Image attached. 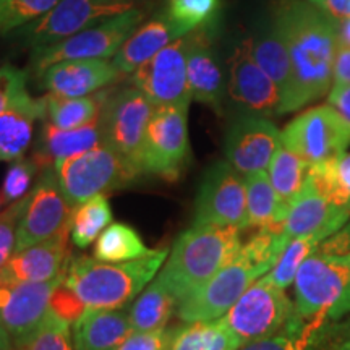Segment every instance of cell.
<instances>
[{
	"instance_id": "obj_18",
	"label": "cell",
	"mask_w": 350,
	"mask_h": 350,
	"mask_svg": "<svg viewBox=\"0 0 350 350\" xmlns=\"http://www.w3.org/2000/svg\"><path fill=\"white\" fill-rule=\"evenodd\" d=\"M227 93L245 113L269 117L279 116L281 96L271 78L253 59L250 42L243 39L229 59Z\"/></svg>"
},
{
	"instance_id": "obj_41",
	"label": "cell",
	"mask_w": 350,
	"mask_h": 350,
	"mask_svg": "<svg viewBox=\"0 0 350 350\" xmlns=\"http://www.w3.org/2000/svg\"><path fill=\"white\" fill-rule=\"evenodd\" d=\"M59 0H0V34L7 36L47 13Z\"/></svg>"
},
{
	"instance_id": "obj_3",
	"label": "cell",
	"mask_w": 350,
	"mask_h": 350,
	"mask_svg": "<svg viewBox=\"0 0 350 350\" xmlns=\"http://www.w3.org/2000/svg\"><path fill=\"white\" fill-rule=\"evenodd\" d=\"M240 229L193 226L180 234L157 281L180 304L239 255Z\"/></svg>"
},
{
	"instance_id": "obj_9",
	"label": "cell",
	"mask_w": 350,
	"mask_h": 350,
	"mask_svg": "<svg viewBox=\"0 0 350 350\" xmlns=\"http://www.w3.org/2000/svg\"><path fill=\"white\" fill-rule=\"evenodd\" d=\"M294 314L295 305L288 300L286 291L274 286L265 274L221 319L242 345H247L278 334Z\"/></svg>"
},
{
	"instance_id": "obj_34",
	"label": "cell",
	"mask_w": 350,
	"mask_h": 350,
	"mask_svg": "<svg viewBox=\"0 0 350 350\" xmlns=\"http://www.w3.org/2000/svg\"><path fill=\"white\" fill-rule=\"evenodd\" d=\"M112 209L106 195H98L72 209L70 237L78 248L90 247L111 226Z\"/></svg>"
},
{
	"instance_id": "obj_2",
	"label": "cell",
	"mask_w": 350,
	"mask_h": 350,
	"mask_svg": "<svg viewBox=\"0 0 350 350\" xmlns=\"http://www.w3.org/2000/svg\"><path fill=\"white\" fill-rule=\"evenodd\" d=\"M287 243L284 232L258 230L229 265L178 304V317L185 323H206L224 317L252 284L274 268Z\"/></svg>"
},
{
	"instance_id": "obj_13",
	"label": "cell",
	"mask_w": 350,
	"mask_h": 350,
	"mask_svg": "<svg viewBox=\"0 0 350 350\" xmlns=\"http://www.w3.org/2000/svg\"><path fill=\"white\" fill-rule=\"evenodd\" d=\"M193 226L247 227L245 177L227 161H217L201 177L195 200Z\"/></svg>"
},
{
	"instance_id": "obj_29",
	"label": "cell",
	"mask_w": 350,
	"mask_h": 350,
	"mask_svg": "<svg viewBox=\"0 0 350 350\" xmlns=\"http://www.w3.org/2000/svg\"><path fill=\"white\" fill-rule=\"evenodd\" d=\"M247 187V227L284 232L279 198L266 170L245 175Z\"/></svg>"
},
{
	"instance_id": "obj_30",
	"label": "cell",
	"mask_w": 350,
	"mask_h": 350,
	"mask_svg": "<svg viewBox=\"0 0 350 350\" xmlns=\"http://www.w3.org/2000/svg\"><path fill=\"white\" fill-rule=\"evenodd\" d=\"M111 90L83 96V98H67L49 93L46 98V119L59 129H78L98 119L104 103Z\"/></svg>"
},
{
	"instance_id": "obj_21",
	"label": "cell",
	"mask_w": 350,
	"mask_h": 350,
	"mask_svg": "<svg viewBox=\"0 0 350 350\" xmlns=\"http://www.w3.org/2000/svg\"><path fill=\"white\" fill-rule=\"evenodd\" d=\"M70 229L65 226L54 237L15 252L0 268V278L18 282H49L62 278L70 260Z\"/></svg>"
},
{
	"instance_id": "obj_55",
	"label": "cell",
	"mask_w": 350,
	"mask_h": 350,
	"mask_svg": "<svg viewBox=\"0 0 350 350\" xmlns=\"http://www.w3.org/2000/svg\"><path fill=\"white\" fill-rule=\"evenodd\" d=\"M2 203H3V201H2V198H0V206H2Z\"/></svg>"
},
{
	"instance_id": "obj_7",
	"label": "cell",
	"mask_w": 350,
	"mask_h": 350,
	"mask_svg": "<svg viewBox=\"0 0 350 350\" xmlns=\"http://www.w3.org/2000/svg\"><path fill=\"white\" fill-rule=\"evenodd\" d=\"M143 20L144 12L133 7L120 15L99 21L64 41L38 47L31 51L26 70L29 72V77H34L44 68L64 60L111 59L116 57L126 39L137 31Z\"/></svg>"
},
{
	"instance_id": "obj_23",
	"label": "cell",
	"mask_w": 350,
	"mask_h": 350,
	"mask_svg": "<svg viewBox=\"0 0 350 350\" xmlns=\"http://www.w3.org/2000/svg\"><path fill=\"white\" fill-rule=\"evenodd\" d=\"M345 323L336 326L327 319H304L299 314L271 338L243 345L239 350H344Z\"/></svg>"
},
{
	"instance_id": "obj_11",
	"label": "cell",
	"mask_w": 350,
	"mask_h": 350,
	"mask_svg": "<svg viewBox=\"0 0 350 350\" xmlns=\"http://www.w3.org/2000/svg\"><path fill=\"white\" fill-rule=\"evenodd\" d=\"M282 144L306 164L326 163L345 154L350 146V124L329 104L312 107L284 129Z\"/></svg>"
},
{
	"instance_id": "obj_51",
	"label": "cell",
	"mask_w": 350,
	"mask_h": 350,
	"mask_svg": "<svg viewBox=\"0 0 350 350\" xmlns=\"http://www.w3.org/2000/svg\"><path fill=\"white\" fill-rule=\"evenodd\" d=\"M8 342H12V339L8 338L7 332L2 329V326H0V345H2V344H8Z\"/></svg>"
},
{
	"instance_id": "obj_38",
	"label": "cell",
	"mask_w": 350,
	"mask_h": 350,
	"mask_svg": "<svg viewBox=\"0 0 350 350\" xmlns=\"http://www.w3.org/2000/svg\"><path fill=\"white\" fill-rule=\"evenodd\" d=\"M219 7L221 0H167L165 3L169 16L185 34L214 23Z\"/></svg>"
},
{
	"instance_id": "obj_31",
	"label": "cell",
	"mask_w": 350,
	"mask_h": 350,
	"mask_svg": "<svg viewBox=\"0 0 350 350\" xmlns=\"http://www.w3.org/2000/svg\"><path fill=\"white\" fill-rule=\"evenodd\" d=\"M308 170L310 164H306L295 152L287 150L284 144L275 152L268 170H266L271 185H273L275 195L279 198V206H281V216L284 221H286L288 206H291L295 196L299 195L306 177H308Z\"/></svg>"
},
{
	"instance_id": "obj_1",
	"label": "cell",
	"mask_w": 350,
	"mask_h": 350,
	"mask_svg": "<svg viewBox=\"0 0 350 350\" xmlns=\"http://www.w3.org/2000/svg\"><path fill=\"white\" fill-rule=\"evenodd\" d=\"M273 25L291 57L297 111L331 90L338 51L334 23L332 16L306 0H279L273 7Z\"/></svg>"
},
{
	"instance_id": "obj_6",
	"label": "cell",
	"mask_w": 350,
	"mask_h": 350,
	"mask_svg": "<svg viewBox=\"0 0 350 350\" xmlns=\"http://www.w3.org/2000/svg\"><path fill=\"white\" fill-rule=\"evenodd\" d=\"M57 180L72 208L98 195H106L133 183L139 169L107 144L54 163Z\"/></svg>"
},
{
	"instance_id": "obj_26",
	"label": "cell",
	"mask_w": 350,
	"mask_h": 350,
	"mask_svg": "<svg viewBox=\"0 0 350 350\" xmlns=\"http://www.w3.org/2000/svg\"><path fill=\"white\" fill-rule=\"evenodd\" d=\"M99 144H103V129H100L99 117L91 124L70 130L59 129L44 119L41 137H39L33 159L41 169L54 167L55 161L81 154Z\"/></svg>"
},
{
	"instance_id": "obj_50",
	"label": "cell",
	"mask_w": 350,
	"mask_h": 350,
	"mask_svg": "<svg viewBox=\"0 0 350 350\" xmlns=\"http://www.w3.org/2000/svg\"><path fill=\"white\" fill-rule=\"evenodd\" d=\"M336 31V41L339 47H350V16L349 18L336 20L332 18Z\"/></svg>"
},
{
	"instance_id": "obj_47",
	"label": "cell",
	"mask_w": 350,
	"mask_h": 350,
	"mask_svg": "<svg viewBox=\"0 0 350 350\" xmlns=\"http://www.w3.org/2000/svg\"><path fill=\"white\" fill-rule=\"evenodd\" d=\"M327 104L334 107L350 124V85L334 83L329 94H327Z\"/></svg>"
},
{
	"instance_id": "obj_42",
	"label": "cell",
	"mask_w": 350,
	"mask_h": 350,
	"mask_svg": "<svg viewBox=\"0 0 350 350\" xmlns=\"http://www.w3.org/2000/svg\"><path fill=\"white\" fill-rule=\"evenodd\" d=\"M38 169L41 167L33 157L31 159L21 157V159L10 163V167H8L2 183L3 203H15V201L25 198L29 193V187H31Z\"/></svg>"
},
{
	"instance_id": "obj_43",
	"label": "cell",
	"mask_w": 350,
	"mask_h": 350,
	"mask_svg": "<svg viewBox=\"0 0 350 350\" xmlns=\"http://www.w3.org/2000/svg\"><path fill=\"white\" fill-rule=\"evenodd\" d=\"M25 206L26 196L12 203L5 211L0 213V268L15 253L16 232H18V224Z\"/></svg>"
},
{
	"instance_id": "obj_20",
	"label": "cell",
	"mask_w": 350,
	"mask_h": 350,
	"mask_svg": "<svg viewBox=\"0 0 350 350\" xmlns=\"http://www.w3.org/2000/svg\"><path fill=\"white\" fill-rule=\"evenodd\" d=\"M214 25L216 21L187 34V80L191 100L209 106L213 111L221 113L227 88L224 73L213 49Z\"/></svg>"
},
{
	"instance_id": "obj_15",
	"label": "cell",
	"mask_w": 350,
	"mask_h": 350,
	"mask_svg": "<svg viewBox=\"0 0 350 350\" xmlns=\"http://www.w3.org/2000/svg\"><path fill=\"white\" fill-rule=\"evenodd\" d=\"M64 275L49 282H18L0 278V326L21 349L49 314L51 295Z\"/></svg>"
},
{
	"instance_id": "obj_54",
	"label": "cell",
	"mask_w": 350,
	"mask_h": 350,
	"mask_svg": "<svg viewBox=\"0 0 350 350\" xmlns=\"http://www.w3.org/2000/svg\"><path fill=\"white\" fill-rule=\"evenodd\" d=\"M104 3H116V2H125V0H100Z\"/></svg>"
},
{
	"instance_id": "obj_8",
	"label": "cell",
	"mask_w": 350,
	"mask_h": 350,
	"mask_svg": "<svg viewBox=\"0 0 350 350\" xmlns=\"http://www.w3.org/2000/svg\"><path fill=\"white\" fill-rule=\"evenodd\" d=\"M190 104L156 107L146 126L139 156L143 174L177 180L190 159L188 143Z\"/></svg>"
},
{
	"instance_id": "obj_36",
	"label": "cell",
	"mask_w": 350,
	"mask_h": 350,
	"mask_svg": "<svg viewBox=\"0 0 350 350\" xmlns=\"http://www.w3.org/2000/svg\"><path fill=\"white\" fill-rule=\"evenodd\" d=\"M142 237L133 227L113 222L99 235L94 245V260L103 262L133 261L146 255Z\"/></svg>"
},
{
	"instance_id": "obj_28",
	"label": "cell",
	"mask_w": 350,
	"mask_h": 350,
	"mask_svg": "<svg viewBox=\"0 0 350 350\" xmlns=\"http://www.w3.org/2000/svg\"><path fill=\"white\" fill-rule=\"evenodd\" d=\"M38 119H46V98H38L29 107L0 113V163L25 157Z\"/></svg>"
},
{
	"instance_id": "obj_5",
	"label": "cell",
	"mask_w": 350,
	"mask_h": 350,
	"mask_svg": "<svg viewBox=\"0 0 350 350\" xmlns=\"http://www.w3.org/2000/svg\"><path fill=\"white\" fill-rule=\"evenodd\" d=\"M294 287L300 318L338 321L350 313V256L317 252L300 266Z\"/></svg>"
},
{
	"instance_id": "obj_22",
	"label": "cell",
	"mask_w": 350,
	"mask_h": 350,
	"mask_svg": "<svg viewBox=\"0 0 350 350\" xmlns=\"http://www.w3.org/2000/svg\"><path fill=\"white\" fill-rule=\"evenodd\" d=\"M350 219V213L332 206L306 177V180L287 209L284 235L288 240L317 234L319 230L338 232Z\"/></svg>"
},
{
	"instance_id": "obj_53",
	"label": "cell",
	"mask_w": 350,
	"mask_h": 350,
	"mask_svg": "<svg viewBox=\"0 0 350 350\" xmlns=\"http://www.w3.org/2000/svg\"><path fill=\"white\" fill-rule=\"evenodd\" d=\"M0 350H21V349L16 347V345H13V342H8V344L0 345Z\"/></svg>"
},
{
	"instance_id": "obj_40",
	"label": "cell",
	"mask_w": 350,
	"mask_h": 350,
	"mask_svg": "<svg viewBox=\"0 0 350 350\" xmlns=\"http://www.w3.org/2000/svg\"><path fill=\"white\" fill-rule=\"evenodd\" d=\"M21 350H77V347L68 323L49 312Z\"/></svg>"
},
{
	"instance_id": "obj_14",
	"label": "cell",
	"mask_w": 350,
	"mask_h": 350,
	"mask_svg": "<svg viewBox=\"0 0 350 350\" xmlns=\"http://www.w3.org/2000/svg\"><path fill=\"white\" fill-rule=\"evenodd\" d=\"M72 206L65 200L54 167L42 169L41 177L26 195V206L16 232L15 252L54 237L68 226Z\"/></svg>"
},
{
	"instance_id": "obj_35",
	"label": "cell",
	"mask_w": 350,
	"mask_h": 350,
	"mask_svg": "<svg viewBox=\"0 0 350 350\" xmlns=\"http://www.w3.org/2000/svg\"><path fill=\"white\" fill-rule=\"evenodd\" d=\"M308 177L332 206L350 213V152L326 163L310 165Z\"/></svg>"
},
{
	"instance_id": "obj_24",
	"label": "cell",
	"mask_w": 350,
	"mask_h": 350,
	"mask_svg": "<svg viewBox=\"0 0 350 350\" xmlns=\"http://www.w3.org/2000/svg\"><path fill=\"white\" fill-rule=\"evenodd\" d=\"M183 36L187 34L174 23L164 8L154 13L146 23L139 25V28L126 39L112 60L124 75H131L157 52Z\"/></svg>"
},
{
	"instance_id": "obj_4",
	"label": "cell",
	"mask_w": 350,
	"mask_h": 350,
	"mask_svg": "<svg viewBox=\"0 0 350 350\" xmlns=\"http://www.w3.org/2000/svg\"><path fill=\"white\" fill-rule=\"evenodd\" d=\"M167 256V248L148 250L138 260L125 262L70 256L62 282L88 308H122L151 282Z\"/></svg>"
},
{
	"instance_id": "obj_32",
	"label": "cell",
	"mask_w": 350,
	"mask_h": 350,
	"mask_svg": "<svg viewBox=\"0 0 350 350\" xmlns=\"http://www.w3.org/2000/svg\"><path fill=\"white\" fill-rule=\"evenodd\" d=\"M242 347L240 339L219 318L178 327L170 350H239Z\"/></svg>"
},
{
	"instance_id": "obj_52",
	"label": "cell",
	"mask_w": 350,
	"mask_h": 350,
	"mask_svg": "<svg viewBox=\"0 0 350 350\" xmlns=\"http://www.w3.org/2000/svg\"><path fill=\"white\" fill-rule=\"evenodd\" d=\"M350 323H347V331H345V350H350Z\"/></svg>"
},
{
	"instance_id": "obj_17",
	"label": "cell",
	"mask_w": 350,
	"mask_h": 350,
	"mask_svg": "<svg viewBox=\"0 0 350 350\" xmlns=\"http://www.w3.org/2000/svg\"><path fill=\"white\" fill-rule=\"evenodd\" d=\"M281 146L282 131L268 117L242 113L227 129L226 161L245 177L268 169Z\"/></svg>"
},
{
	"instance_id": "obj_39",
	"label": "cell",
	"mask_w": 350,
	"mask_h": 350,
	"mask_svg": "<svg viewBox=\"0 0 350 350\" xmlns=\"http://www.w3.org/2000/svg\"><path fill=\"white\" fill-rule=\"evenodd\" d=\"M29 72L15 65H2L0 67V113L15 109L29 107L34 104L28 91Z\"/></svg>"
},
{
	"instance_id": "obj_46",
	"label": "cell",
	"mask_w": 350,
	"mask_h": 350,
	"mask_svg": "<svg viewBox=\"0 0 350 350\" xmlns=\"http://www.w3.org/2000/svg\"><path fill=\"white\" fill-rule=\"evenodd\" d=\"M317 252L327 253V255L350 256V221L345 222L336 234H332L319 245Z\"/></svg>"
},
{
	"instance_id": "obj_25",
	"label": "cell",
	"mask_w": 350,
	"mask_h": 350,
	"mask_svg": "<svg viewBox=\"0 0 350 350\" xmlns=\"http://www.w3.org/2000/svg\"><path fill=\"white\" fill-rule=\"evenodd\" d=\"M253 59L260 65L262 72L271 78L278 88L281 96V109L279 116L294 112L295 100V81L294 70H292L291 57H288L287 47L284 44L281 34L271 25L260 29L255 36L248 39Z\"/></svg>"
},
{
	"instance_id": "obj_16",
	"label": "cell",
	"mask_w": 350,
	"mask_h": 350,
	"mask_svg": "<svg viewBox=\"0 0 350 350\" xmlns=\"http://www.w3.org/2000/svg\"><path fill=\"white\" fill-rule=\"evenodd\" d=\"M188 41L183 36L131 73L135 88L148 96L156 107L190 104L191 96L187 80Z\"/></svg>"
},
{
	"instance_id": "obj_45",
	"label": "cell",
	"mask_w": 350,
	"mask_h": 350,
	"mask_svg": "<svg viewBox=\"0 0 350 350\" xmlns=\"http://www.w3.org/2000/svg\"><path fill=\"white\" fill-rule=\"evenodd\" d=\"M175 331L159 329L152 331H133L116 350H170Z\"/></svg>"
},
{
	"instance_id": "obj_37",
	"label": "cell",
	"mask_w": 350,
	"mask_h": 350,
	"mask_svg": "<svg viewBox=\"0 0 350 350\" xmlns=\"http://www.w3.org/2000/svg\"><path fill=\"white\" fill-rule=\"evenodd\" d=\"M332 234H334V232L331 230H319L317 234L288 240V243L286 245V248H284V252L281 253V256H279L274 268L266 274L269 281L273 282L274 286L282 288V291L291 287L295 281V275L299 273L300 266L304 265L310 256L314 255L319 245L325 242L327 237H331Z\"/></svg>"
},
{
	"instance_id": "obj_49",
	"label": "cell",
	"mask_w": 350,
	"mask_h": 350,
	"mask_svg": "<svg viewBox=\"0 0 350 350\" xmlns=\"http://www.w3.org/2000/svg\"><path fill=\"white\" fill-rule=\"evenodd\" d=\"M334 83L350 85V47H339L336 51L334 68H332Z\"/></svg>"
},
{
	"instance_id": "obj_12",
	"label": "cell",
	"mask_w": 350,
	"mask_h": 350,
	"mask_svg": "<svg viewBox=\"0 0 350 350\" xmlns=\"http://www.w3.org/2000/svg\"><path fill=\"white\" fill-rule=\"evenodd\" d=\"M154 111V104L138 88H119L109 91L99 116L103 143L126 157L139 172L144 131Z\"/></svg>"
},
{
	"instance_id": "obj_44",
	"label": "cell",
	"mask_w": 350,
	"mask_h": 350,
	"mask_svg": "<svg viewBox=\"0 0 350 350\" xmlns=\"http://www.w3.org/2000/svg\"><path fill=\"white\" fill-rule=\"evenodd\" d=\"M49 308L52 313L67 321L68 325H75L81 314L86 312L88 306L78 299L75 292L70 291L64 282H60L52 292Z\"/></svg>"
},
{
	"instance_id": "obj_19",
	"label": "cell",
	"mask_w": 350,
	"mask_h": 350,
	"mask_svg": "<svg viewBox=\"0 0 350 350\" xmlns=\"http://www.w3.org/2000/svg\"><path fill=\"white\" fill-rule=\"evenodd\" d=\"M124 73L109 59L64 60L34 75L38 86L52 94L83 98L106 90Z\"/></svg>"
},
{
	"instance_id": "obj_33",
	"label": "cell",
	"mask_w": 350,
	"mask_h": 350,
	"mask_svg": "<svg viewBox=\"0 0 350 350\" xmlns=\"http://www.w3.org/2000/svg\"><path fill=\"white\" fill-rule=\"evenodd\" d=\"M177 300L159 281H152L146 291L130 306L131 331H152L165 327L172 317Z\"/></svg>"
},
{
	"instance_id": "obj_48",
	"label": "cell",
	"mask_w": 350,
	"mask_h": 350,
	"mask_svg": "<svg viewBox=\"0 0 350 350\" xmlns=\"http://www.w3.org/2000/svg\"><path fill=\"white\" fill-rule=\"evenodd\" d=\"M313 7L327 13L336 20L349 18L350 16V0H306Z\"/></svg>"
},
{
	"instance_id": "obj_27",
	"label": "cell",
	"mask_w": 350,
	"mask_h": 350,
	"mask_svg": "<svg viewBox=\"0 0 350 350\" xmlns=\"http://www.w3.org/2000/svg\"><path fill=\"white\" fill-rule=\"evenodd\" d=\"M131 332L129 312L86 308L73 325V340L77 350H116Z\"/></svg>"
},
{
	"instance_id": "obj_10",
	"label": "cell",
	"mask_w": 350,
	"mask_h": 350,
	"mask_svg": "<svg viewBox=\"0 0 350 350\" xmlns=\"http://www.w3.org/2000/svg\"><path fill=\"white\" fill-rule=\"evenodd\" d=\"M133 8L131 2L104 3L100 0H59L49 12L8 33L12 41L23 47L38 49L60 42L99 21L112 18Z\"/></svg>"
}]
</instances>
